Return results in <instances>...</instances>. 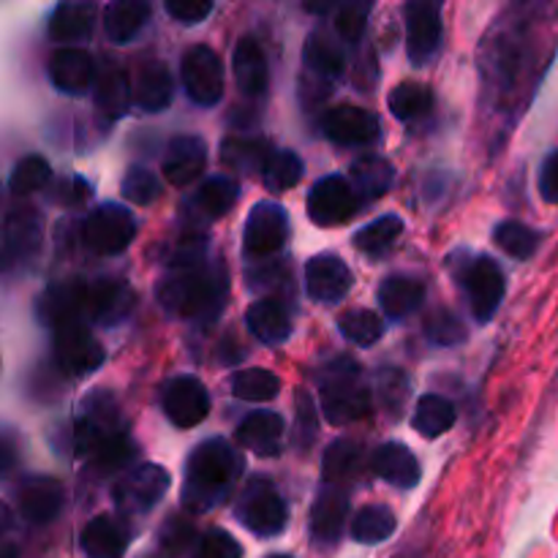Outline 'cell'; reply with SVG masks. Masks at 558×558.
I'll list each match as a JSON object with an SVG mask.
<instances>
[{"label": "cell", "mask_w": 558, "mask_h": 558, "mask_svg": "<svg viewBox=\"0 0 558 558\" xmlns=\"http://www.w3.org/2000/svg\"><path fill=\"white\" fill-rule=\"evenodd\" d=\"M238 518L256 537H278L289 523V505L270 480L254 477L240 494Z\"/></svg>", "instance_id": "6"}, {"label": "cell", "mask_w": 558, "mask_h": 558, "mask_svg": "<svg viewBox=\"0 0 558 558\" xmlns=\"http://www.w3.org/2000/svg\"><path fill=\"white\" fill-rule=\"evenodd\" d=\"M270 558H292V556H270Z\"/></svg>", "instance_id": "56"}, {"label": "cell", "mask_w": 558, "mask_h": 558, "mask_svg": "<svg viewBox=\"0 0 558 558\" xmlns=\"http://www.w3.org/2000/svg\"><path fill=\"white\" fill-rule=\"evenodd\" d=\"M14 501L27 523H49L63 507V488H60L58 480L33 474V477L16 483Z\"/></svg>", "instance_id": "17"}, {"label": "cell", "mask_w": 558, "mask_h": 558, "mask_svg": "<svg viewBox=\"0 0 558 558\" xmlns=\"http://www.w3.org/2000/svg\"><path fill=\"white\" fill-rule=\"evenodd\" d=\"M3 259L5 265H14L16 259H25L27 254L38 248V240H41V227H38L36 213H9L3 229Z\"/></svg>", "instance_id": "30"}, {"label": "cell", "mask_w": 558, "mask_h": 558, "mask_svg": "<svg viewBox=\"0 0 558 558\" xmlns=\"http://www.w3.org/2000/svg\"><path fill=\"white\" fill-rule=\"evenodd\" d=\"M58 196L63 205H82V202L90 199V185L82 178H69L65 183H60Z\"/></svg>", "instance_id": "54"}, {"label": "cell", "mask_w": 558, "mask_h": 558, "mask_svg": "<svg viewBox=\"0 0 558 558\" xmlns=\"http://www.w3.org/2000/svg\"><path fill=\"white\" fill-rule=\"evenodd\" d=\"M213 11L210 0H167V14L183 25L202 22Z\"/></svg>", "instance_id": "52"}, {"label": "cell", "mask_w": 558, "mask_h": 558, "mask_svg": "<svg viewBox=\"0 0 558 558\" xmlns=\"http://www.w3.org/2000/svg\"><path fill=\"white\" fill-rule=\"evenodd\" d=\"M136 238V218L123 205H101L82 223V243L98 256L123 254Z\"/></svg>", "instance_id": "7"}, {"label": "cell", "mask_w": 558, "mask_h": 558, "mask_svg": "<svg viewBox=\"0 0 558 558\" xmlns=\"http://www.w3.org/2000/svg\"><path fill=\"white\" fill-rule=\"evenodd\" d=\"M96 25V5L93 3H60L49 20V36L54 41H82Z\"/></svg>", "instance_id": "32"}, {"label": "cell", "mask_w": 558, "mask_h": 558, "mask_svg": "<svg viewBox=\"0 0 558 558\" xmlns=\"http://www.w3.org/2000/svg\"><path fill=\"white\" fill-rule=\"evenodd\" d=\"M180 80L185 93L199 107H213L223 96V65L221 58L205 44H196L180 60Z\"/></svg>", "instance_id": "9"}, {"label": "cell", "mask_w": 558, "mask_h": 558, "mask_svg": "<svg viewBox=\"0 0 558 558\" xmlns=\"http://www.w3.org/2000/svg\"><path fill=\"white\" fill-rule=\"evenodd\" d=\"M223 294H227V272H223V267L199 265L169 276L158 287V303L174 316L202 319V316H216V311H221Z\"/></svg>", "instance_id": "4"}, {"label": "cell", "mask_w": 558, "mask_h": 558, "mask_svg": "<svg viewBox=\"0 0 558 558\" xmlns=\"http://www.w3.org/2000/svg\"><path fill=\"white\" fill-rule=\"evenodd\" d=\"M234 80L243 96L259 98L267 93V82H270V71H267V60L256 38L243 36L234 47Z\"/></svg>", "instance_id": "24"}, {"label": "cell", "mask_w": 558, "mask_h": 558, "mask_svg": "<svg viewBox=\"0 0 558 558\" xmlns=\"http://www.w3.org/2000/svg\"><path fill=\"white\" fill-rule=\"evenodd\" d=\"M267 142L259 140H227L221 147V158L229 169L238 172H265L267 158Z\"/></svg>", "instance_id": "41"}, {"label": "cell", "mask_w": 558, "mask_h": 558, "mask_svg": "<svg viewBox=\"0 0 558 558\" xmlns=\"http://www.w3.org/2000/svg\"><path fill=\"white\" fill-rule=\"evenodd\" d=\"M360 202L352 183L341 174H327L311 189L308 216L316 227H338L357 213Z\"/></svg>", "instance_id": "12"}, {"label": "cell", "mask_w": 558, "mask_h": 558, "mask_svg": "<svg viewBox=\"0 0 558 558\" xmlns=\"http://www.w3.org/2000/svg\"><path fill=\"white\" fill-rule=\"evenodd\" d=\"M134 294L123 281H85L74 287L52 289L44 300V316L49 325L82 322V325H118L131 314Z\"/></svg>", "instance_id": "1"}, {"label": "cell", "mask_w": 558, "mask_h": 558, "mask_svg": "<svg viewBox=\"0 0 558 558\" xmlns=\"http://www.w3.org/2000/svg\"><path fill=\"white\" fill-rule=\"evenodd\" d=\"M396 532V515L385 505H368L352 518V537L363 545L385 543Z\"/></svg>", "instance_id": "37"}, {"label": "cell", "mask_w": 558, "mask_h": 558, "mask_svg": "<svg viewBox=\"0 0 558 558\" xmlns=\"http://www.w3.org/2000/svg\"><path fill=\"white\" fill-rule=\"evenodd\" d=\"M232 392L240 401L265 403L281 392V379L272 371L265 368H245L232 376Z\"/></svg>", "instance_id": "38"}, {"label": "cell", "mask_w": 558, "mask_h": 558, "mask_svg": "<svg viewBox=\"0 0 558 558\" xmlns=\"http://www.w3.org/2000/svg\"><path fill=\"white\" fill-rule=\"evenodd\" d=\"M368 14H371V3H347L338 9L336 16V27L341 33V38L347 44H357L363 38L365 27H368Z\"/></svg>", "instance_id": "50"}, {"label": "cell", "mask_w": 558, "mask_h": 558, "mask_svg": "<svg viewBox=\"0 0 558 558\" xmlns=\"http://www.w3.org/2000/svg\"><path fill=\"white\" fill-rule=\"evenodd\" d=\"M245 325H248L251 336L259 338L267 347H278L292 336V322H289L287 308L278 300H256L245 311Z\"/></svg>", "instance_id": "25"}, {"label": "cell", "mask_w": 558, "mask_h": 558, "mask_svg": "<svg viewBox=\"0 0 558 558\" xmlns=\"http://www.w3.org/2000/svg\"><path fill=\"white\" fill-rule=\"evenodd\" d=\"M161 407L172 425H178V428H196L210 414V396H207L205 385L199 379L178 376V379L163 385Z\"/></svg>", "instance_id": "15"}, {"label": "cell", "mask_w": 558, "mask_h": 558, "mask_svg": "<svg viewBox=\"0 0 558 558\" xmlns=\"http://www.w3.org/2000/svg\"><path fill=\"white\" fill-rule=\"evenodd\" d=\"M456 407H452L447 398L428 392V396L420 398L417 407H414L412 425L420 436H425V439H436V436L447 434V430L456 425Z\"/></svg>", "instance_id": "34"}, {"label": "cell", "mask_w": 558, "mask_h": 558, "mask_svg": "<svg viewBox=\"0 0 558 558\" xmlns=\"http://www.w3.org/2000/svg\"><path fill=\"white\" fill-rule=\"evenodd\" d=\"M319 390L327 423L347 425L368 414L371 387L365 385L363 371H360L354 360H332L325 368V374L319 376Z\"/></svg>", "instance_id": "5"}, {"label": "cell", "mask_w": 558, "mask_h": 558, "mask_svg": "<svg viewBox=\"0 0 558 558\" xmlns=\"http://www.w3.org/2000/svg\"><path fill=\"white\" fill-rule=\"evenodd\" d=\"M349 499L341 490L330 488L319 494L314 510H311V537L316 545H336L347 529Z\"/></svg>", "instance_id": "23"}, {"label": "cell", "mask_w": 558, "mask_h": 558, "mask_svg": "<svg viewBox=\"0 0 558 558\" xmlns=\"http://www.w3.org/2000/svg\"><path fill=\"white\" fill-rule=\"evenodd\" d=\"M352 189L363 199H381L396 183V169L379 156H363L352 163Z\"/></svg>", "instance_id": "31"}, {"label": "cell", "mask_w": 558, "mask_h": 558, "mask_svg": "<svg viewBox=\"0 0 558 558\" xmlns=\"http://www.w3.org/2000/svg\"><path fill=\"white\" fill-rule=\"evenodd\" d=\"M425 336L439 347H456V343L466 341V327L452 311L439 308L425 319Z\"/></svg>", "instance_id": "48"}, {"label": "cell", "mask_w": 558, "mask_h": 558, "mask_svg": "<svg viewBox=\"0 0 558 558\" xmlns=\"http://www.w3.org/2000/svg\"><path fill=\"white\" fill-rule=\"evenodd\" d=\"M371 469L379 474L385 483L396 485L401 490L417 488L420 477H423V469L420 461L414 458V452L407 445H398V441H387L379 450L371 456Z\"/></svg>", "instance_id": "22"}, {"label": "cell", "mask_w": 558, "mask_h": 558, "mask_svg": "<svg viewBox=\"0 0 558 558\" xmlns=\"http://www.w3.org/2000/svg\"><path fill=\"white\" fill-rule=\"evenodd\" d=\"M120 194L125 196L134 205H150V202L158 199L161 194V183H158L156 174L145 167H131L125 172L123 185H120Z\"/></svg>", "instance_id": "47"}, {"label": "cell", "mask_w": 558, "mask_h": 558, "mask_svg": "<svg viewBox=\"0 0 558 558\" xmlns=\"http://www.w3.org/2000/svg\"><path fill=\"white\" fill-rule=\"evenodd\" d=\"M169 485H172V477L167 469L156 463H142L114 483L112 499L125 515H145L167 496Z\"/></svg>", "instance_id": "8"}, {"label": "cell", "mask_w": 558, "mask_h": 558, "mask_svg": "<svg viewBox=\"0 0 558 558\" xmlns=\"http://www.w3.org/2000/svg\"><path fill=\"white\" fill-rule=\"evenodd\" d=\"M539 194L550 205H558V150L545 158L543 172H539Z\"/></svg>", "instance_id": "53"}, {"label": "cell", "mask_w": 558, "mask_h": 558, "mask_svg": "<svg viewBox=\"0 0 558 558\" xmlns=\"http://www.w3.org/2000/svg\"><path fill=\"white\" fill-rule=\"evenodd\" d=\"M376 392H379V401L385 403L387 412L398 417L403 403L409 401V379L398 368H385L376 376Z\"/></svg>", "instance_id": "49"}, {"label": "cell", "mask_w": 558, "mask_h": 558, "mask_svg": "<svg viewBox=\"0 0 558 558\" xmlns=\"http://www.w3.org/2000/svg\"><path fill=\"white\" fill-rule=\"evenodd\" d=\"M234 436H238L240 447H245V450L256 452L262 458H276L283 450V420L281 414L259 409V412H251L238 425Z\"/></svg>", "instance_id": "21"}, {"label": "cell", "mask_w": 558, "mask_h": 558, "mask_svg": "<svg viewBox=\"0 0 558 558\" xmlns=\"http://www.w3.org/2000/svg\"><path fill=\"white\" fill-rule=\"evenodd\" d=\"M178 529H180V521H172V526H169V532H178ZM167 548L180 550V548H183V543H180V537H172V539H167Z\"/></svg>", "instance_id": "55"}, {"label": "cell", "mask_w": 558, "mask_h": 558, "mask_svg": "<svg viewBox=\"0 0 558 558\" xmlns=\"http://www.w3.org/2000/svg\"><path fill=\"white\" fill-rule=\"evenodd\" d=\"M49 178H52V169H49V163L41 156H25L16 163L14 172H11L9 191L14 196L36 194V191H41L49 183Z\"/></svg>", "instance_id": "46"}, {"label": "cell", "mask_w": 558, "mask_h": 558, "mask_svg": "<svg viewBox=\"0 0 558 558\" xmlns=\"http://www.w3.org/2000/svg\"><path fill=\"white\" fill-rule=\"evenodd\" d=\"M401 234H403L401 216H392L390 213V216L376 218L374 223L360 229V232L354 234V245H357V251H363L365 256H385L387 251L401 240Z\"/></svg>", "instance_id": "36"}, {"label": "cell", "mask_w": 558, "mask_h": 558, "mask_svg": "<svg viewBox=\"0 0 558 558\" xmlns=\"http://www.w3.org/2000/svg\"><path fill=\"white\" fill-rule=\"evenodd\" d=\"M360 461H363V450H360L357 441H332L325 452V461H322V477H325L327 483H343V480L357 474Z\"/></svg>", "instance_id": "40"}, {"label": "cell", "mask_w": 558, "mask_h": 558, "mask_svg": "<svg viewBox=\"0 0 558 558\" xmlns=\"http://www.w3.org/2000/svg\"><path fill=\"white\" fill-rule=\"evenodd\" d=\"M289 216L276 202H259L245 218L243 245L248 256H270L287 245Z\"/></svg>", "instance_id": "13"}, {"label": "cell", "mask_w": 558, "mask_h": 558, "mask_svg": "<svg viewBox=\"0 0 558 558\" xmlns=\"http://www.w3.org/2000/svg\"><path fill=\"white\" fill-rule=\"evenodd\" d=\"M325 134L341 147H365L379 140V118L360 107H336L325 118Z\"/></svg>", "instance_id": "18"}, {"label": "cell", "mask_w": 558, "mask_h": 558, "mask_svg": "<svg viewBox=\"0 0 558 558\" xmlns=\"http://www.w3.org/2000/svg\"><path fill=\"white\" fill-rule=\"evenodd\" d=\"M303 161H300L298 153L292 150H276L270 158H267V167L265 172H262V178H265L267 189L270 191H289L294 189V185L303 180Z\"/></svg>", "instance_id": "44"}, {"label": "cell", "mask_w": 558, "mask_h": 558, "mask_svg": "<svg viewBox=\"0 0 558 558\" xmlns=\"http://www.w3.org/2000/svg\"><path fill=\"white\" fill-rule=\"evenodd\" d=\"M172 74L163 63H145L134 80V104L142 112H163L172 104Z\"/></svg>", "instance_id": "26"}, {"label": "cell", "mask_w": 558, "mask_h": 558, "mask_svg": "<svg viewBox=\"0 0 558 558\" xmlns=\"http://www.w3.org/2000/svg\"><path fill=\"white\" fill-rule=\"evenodd\" d=\"M243 472V458L229 441L207 439L191 452L185 466L183 505L191 512H207L229 494Z\"/></svg>", "instance_id": "3"}, {"label": "cell", "mask_w": 558, "mask_h": 558, "mask_svg": "<svg viewBox=\"0 0 558 558\" xmlns=\"http://www.w3.org/2000/svg\"><path fill=\"white\" fill-rule=\"evenodd\" d=\"M352 270L336 254H319L305 265V292L316 303H341L352 289Z\"/></svg>", "instance_id": "16"}, {"label": "cell", "mask_w": 558, "mask_h": 558, "mask_svg": "<svg viewBox=\"0 0 558 558\" xmlns=\"http://www.w3.org/2000/svg\"><path fill=\"white\" fill-rule=\"evenodd\" d=\"M463 292L477 322H490L505 298V276L490 256H477L461 272Z\"/></svg>", "instance_id": "11"}, {"label": "cell", "mask_w": 558, "mask_h": 558, "mask_svg": "<svg viewBox=\"0 0 558 558\" xmlns=\"http://www.w3.org/2000/svg\"><path fill=\"white\" fill-rule=\"evenodd\" d=\"M425 303V283L414 276H390L379 287V305L390 319H407Z\"/></svg>", "instance_id": "27"}, {"label": "cell", "mask_w": 558, "mask_h": 558, "mask_svg": "<svg viewBox=\"0 0 558 558\" xmlns=\"http://www.w3.org/2000/svg\"><path fill=\"white\" fill-rule=\"evenodd\" d=\"M441 5L430 0L407 3V47L414 65H425L439 54L441 47Z\"/></svg>", "instance_id": "14"}, {"label": "cell", "mask_w": 558, "mask_h": 558, "mask_svg": "<svg viewBox=\"0 0 558 558\" xmlns=\"http://www.w3.org/2000/svg\"><path fill=\"white\" fill-rule=\"evenodd\" d=\"M74 450L76 456L98 463L101 469H118L129 461L134 445L112 396L93 392L85 398L74 425Z\"/></svg>", "instance_id": "2"}, {"label": "cell", "mask_w": 558, "mask_h": 558, "mask_svg": "<svg viewBox=\"0 0 558 558\" xmlns=\"http://www.w3.org/2000/svg\"><path fill=\"white\" fill-rule=\"evenodd\" d=\"M207 147L199 136H174L163 153V178L172 185H189L205 172Z\"/></svg>", "instance_id": "20"}, {"label": "cell", "mask_w": 558, "mask_h": 558, "mask_svg": "<svg viewBox=\"0 0 558 558\" xmlns=\"http://www.w3.org/2000/svg\"><path fill=\"white\" fill-rule=\"evenodd\" d=\"M80 543L87 558H123L129 537H125V529L114 518L96 515L82 529Z\"/></svg>", "instance_id": "28"}, {"label": "cell", "mask_w": 558, "mask_h": 558, "mask_svg": "<svg viewBox=\"0 0 558 558\" xmlns=\"http://www.w3.org/2000/svg\"><path fill=\"white\" fill-rule=\"evenodd\" d=\"M494 240L505 254H510L512 259L523 262V259H532V256L537 254L539 243H543V232H537V229L526 227V223L521 221H505L496 227Z\"/></svg>", "instance_id": "39"}, {"label": "cell", "mask_w": 558, "mask_h": 558, "mask_svg": "<svg viewBox=\"0 0 558 558\" xmlns=\"http://www.w3.org/2000/svg\"><path fill=\"white\" fill-rule=\"evenodd\" d=\"M47 74L58 90L69 93V96H82L96 85V63L85 49L65 47L52 52L47 65Z\"/></svg>", "instance_id": "19"}, {"label": "cell", "mask_w": 558, "mask_h": 558, "mask_svg": "<svg viewBox=\"0 0 558 558\" xmlns=\"http://www.w3.org/2000/svg\"><path fill=\"white\" fill-rule=\"evenodd\" d=\"M194 558H243V548L238 539L223 529H213L196 543Z\"/></svg>", "instance_id": "51"}, {"label": "cell", "mask_w": 558, "mask_h": 558, "mask_svg": "<svg viewBox=\"0 0 558 558\" xmlns=\"http://www.w3.org/2000/svg\"><path fill=\"white\" fill-rule=\"evenodd\" d=\"M147 16H150V5L142 0H118L104 11V31L112 44H125L140 36L142 27L147 25Z\"/></svg>", "instance_id": "29"}, {"label": "cell", "mask_w": 558, "mask_h": 558, "mask_svg": "<svg viewBox=\"0 0 558 558\" xmlns=\"http://www.w3.org/2000/svg\"><path fill=\"white\" fill-rule=\"evenodd\" d=\"M54 330V360L65 374L85 376L101 368L104 349L93 338L90 327L82 322H58L52 325Z\"/></svg>", "instance_id": "10"}, {"label": "cell", "mask_w": 558, "mask_h": 558, "mask_svg": "<svg viewBox=\"0 0 558 558\" xmlns=\"http://www.w3.org/2000/svg\"><path fill=\"white\" fill-rule=\"evenodd\" d=\"M303 60L305 65H308L311 74H314L316 80H325V82H332L336 76H341L343 65H347L341 47H338V44L322 31H314L308 36V41H305V49H303Z\"/></svg>", "instance_id": "33"}, {"label": "cell", "mask_w": 558, "mask_h": 558, "mask_svg": "<svg viewBox=\"0 0 558 558\" xmlns=\"http://www.w3.org/2000/svg\"><path fill=\"white\" fill-rule=\"evenodd\" d=\"M131 101H134V90H131V82L123 71L112 69L96 82V107L104 118H120Z\"/></svg>", "instance_id": "35"}, {"label": "cell", "mask_w": 558, "mask_h": 558, "mask_svg": "<svg viewBox=\"0 0 558 558\" xmlns=\"http://www.w3.org/2000/svg\"><path fill=\"white\" fill-rule=\"evenodd\" d=\"M338 327H341V336L349 338L357 347H371V343L379 341L385 336V325H381L379 316L368 308H354L349 314H343L338 319Z\"/></svg>", "instance_id": "45"}, {"label": "cell", "mask_w": 558, "mask_h": 558, "mask_svg": "<svg viewBox=\"0 0 558 558\" xmlns=\"http://www.w3.org/2000/svg\"><path fill=\"white\" fill-rule=\"evenodd\" d=\"M240 196V185L229 178H210L202 183V189L196 191V207H199L205 216L221 218L227 216L234 207Z\"/></svg>", "instance_id": "43"}, {"label": "cell", "mask_w": 558, "mask_h": 558, "mask_svg": "<svg viewBox=\"0 0 558 558\" xmlns=\"http://www.w3.org/2000/svg\"><path fill=\"white\" fill-rule=\"evenodd\" d=\"M434 107V93L417 82H403L390 93V109L398 120L409 123V120H420L430 112Z\"/></svg>", "instance_id": "42"}]
</instances>
